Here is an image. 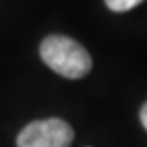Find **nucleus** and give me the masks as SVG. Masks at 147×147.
<instances>
[{
  "label": "nucleus",
  "mask_w": 147,
  "mask_h": 147,
  "mask_svg": "<svg viewBox=\"0 0 147 147\" xmlns=\"http://www.w3.org/2000/svg\"><path fill=\"white\" fill-rule=\"evenodd\" d=\"M39 53L50 69L64 78H82L92 67L89 51L75 39L66 36H48L41 43Z\"/></svg>",
  "instance_id": "nucleus-1"
},
{
  "label": "nucleus",
  "mask_w": 147,
  "mask_h": 147,
  "mask_svg": "<svg viewBox=\"0 0 147 147\" xmlns=\"http://www.w3.org/2000/svg\"><path fill=\"white\" fill-rule=\"evenodd\" d=\"M75 133L73 128L62 119L51 117L34 121L20 131L18 147H69Z\"/></svg>",
  "instance_id": "nucleus-2"
},
{
  "label": "nucleus",
  "mask_w": 147,
  "mask_h": 147,
  "mask_svg": "<svg viewBox=\"0 0 147 147\" xmlns=\"http://www.w3.org/2000/svg\"><path fill=\"white\" fill-rule=\"evenodd\" d=\"M108 5V9L115 13H124V11H129L135 5H138L142 0H105Z\"/></svg>",
  "instance_id": "nucleus-3"
},
{
  "label": "nucleus",
  "mask_w": 147,
  "mask_h": 147,
  "mask_svg": "<svg viewBox=\"0 0 147 147\" xmlns=\"http://www.w3.org/2000/svg\"><path fill=\"white\" fill-rule=\"evenodd\" d=\"M140 121H142V124H144V128L147 129V103L142 107V110H140Z\"/></svg>",
  "instance_id": "nucleus-4"
}]
</instances>
